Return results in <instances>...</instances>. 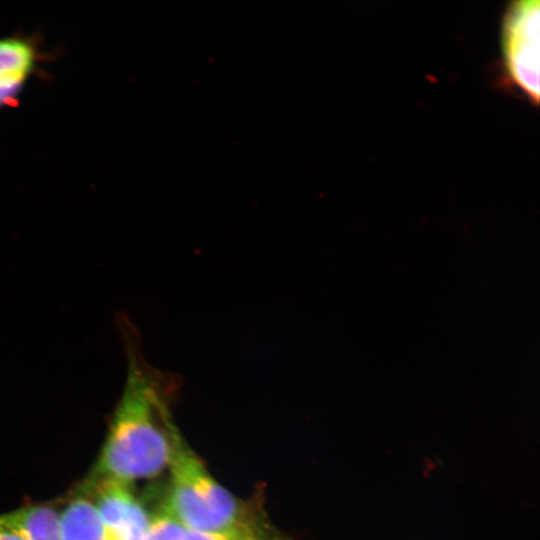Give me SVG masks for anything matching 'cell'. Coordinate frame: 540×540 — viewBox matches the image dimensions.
Returning <instances> with one entry per match:
<instances>
[{
	"instance_id": "cell-1",
	"label": "cell",
	"mask_w": 540,
	"mask_h": 540,
	"mask_svg": "<svg viewBox=\"0 0 540 540\" xmlns=\"http://www.w3.org/2000/svg\"><path fill=\"white\" fill-rule=\"evenodd\" d=\"M119 329L127 360L126 380L106 442L85 487L105 480L131 483L157 476L169 465L178 431L171 403L179 378L148 363L129 319H119Z\"/></svg>"
},
{
	"instance_id": "cell-2",
	"label": "cell",
	"mask_w": 540,
	"mask_h": 540,
	"mask_svg": "<svg viewBox=\"0 0 540 540\" xmlns=\"http://www.w3.org/2000/svg\"><path fill=\"white\" fill-rule=\"evenodd\" d=\"M171 488L166 509L186 528L219 531L240 524L235 498L218 484L182 439L172 441Z\"/></svg>"
},
{
	"instance_id": "cell-3",
	"label": "cell",
	"mask_w": 540,
	"mask_h": 540,
	"mask_svg": "<svg viewBox=\"0 0 540 540\" xmlns=\"http://www.w3.org/2000/svg\"><path fill=\"white\" fill-rule=\"evenodd\" d=\"M539 10V0L511 2L501 30L507 79L535 105L539 101Z\"/></svg>"
},
{
	"instance_id": "cell-4",
	"label": "cell",
	"mask_w": 540,
	"mask_h": 540,
	"mask_svg": "<svg viewBox=\"0 0 540 540\" xmlns=\"http://www.w3.org/2000/svg\"><path fill=\"white\" fill-rule=\"evenodd\" d=\"M95 492L94 505L106 528L108 540H143L151 518L133 494L130 483L105 480L84 487L82 493Z\"/></svg>"
},
{
	"instance_id": "cell-5",
	"label": "cell",
	"mask_w": 540,
	"mask_h": 540,
	"mask_svg": "<svg viewBox=\"0 0 540 540\" xmlns=\"http://www.w3.org/2000/svg\"><path fill=\"white\" fill-rule=\"evenodd\" d=\"M43 56L34 37L15 34L0 38V109L17 101Z\"/></svg>"
},
{
	"instance_id": "cell-6",
	"label": "cell",
	"mask_w": 540,
	"mask_h": 540,
	"mask_svg": "<svg viewBox=\"0 0 540 540\" xmlns=\"http://www.w3.org/2000/svg\"><path fill=\"white\" fill-rule=\"evenodd\" d=\"M0 523L27 540H61L60 516L47 505H33L1 514Z\"/></svg>"
},
{
	"instance_id": "cell-7",
	"label": "cell",
	"mask_w": 540,
	"mask_h": 540,
	"mask_svg": "<svg viewBox=\"0 0 540 540\" xmlns=\"http://www.w3.org/2000/svg\"><path fill=\"white\" fill-rule=\"evenodd\" d=\"M59 516L61 540H108L94 502L85 494L71 500Z\"/></svg>"
},
{
	"instance_id": "cell-8",
	"label": "cell",
	"mask_w": 540,
	"mask_h": 540,
	"mask_svg": "<svg viewBox=\"0 0 540 540\" xmlns=\"http://www.w3.org/2000/svg\"><path fill=\"white\" fill-rule=\"evenodd\" d=\"M187 531L188 528L164 508L151 518L143 540H187Z\"/></svg>"
},
{
	"instance_id": "cell-9",
	"label": "cell",
	"mask_w": 540,
	"mask_h": 540,
	"mask_svg": "<svg viewBox=\"0 0 540 540\" xmlns=\"http://www.w3.org/2000/svg\"><path fill=\"white\" fill-rule=\"evenodd\" d=\"M0 540H27L18 533L12 531L11 529L3 526L0 523Z\"/></svg>"
},
{
	"instance_id": "cell-10",
	"label": "cell",
	"mask_w": 540,
	"mask_h": 540,
	"mask_svg": "<svg viewBox=\"0 0 540 540\" xmlns=\"http://www.w3.org/2000/svg\"><path fill=\"white\" fill-rule=\"evenodd\" d=\"M266 540H270V539H266Z\"/></svg>"
}]
</instances>
